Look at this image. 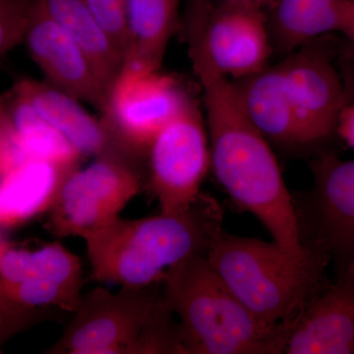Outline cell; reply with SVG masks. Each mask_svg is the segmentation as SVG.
Returning a JSON list of instances; mask_svg holds the SVG:
<instances>
[{
	"label": "cell",
	"instance_id": "7c38bea8",
	"mask_svg": "<svg viewBox=\"0 0 354 354\" xmlns=\"http://www.w3.org/2000/svg\"><path fill=\"white\" fill-rule=\"evenodd\" d=\"M80 258L55 242L37 251L10 246L0 257V290L29 307L75 312L82 299Z\"/></svg>",
	"mask_w": 354,
	"mask_h": 354
},
{
	"label": "cell",
	"instance_id": "9a60e30c",
	"mask_svg": "<svg viewBox=\"0 0 354 354\" xmlns=\"http://www.w3.org/2000/svg\"><path fill=\"white\" fill-rule=\"evenodd\" d=\"M13 87L84 157L120 158L142 169L143 160L130 153L104 120L88 113L78 100L32 78L20 79Z\"/></svg>",
	"mask_w": 354,
	"mask_h": 354
},
{
	"label": "cell",
	"instance_id": "d6986e66",
	"mask_svg": "<svg viewBox=\"0 0 354 354\" xmlns=\"http://www.w3.org/2000/svg\"><path fill=\"white\" fill-rule=\"evenodd\" d=\"M183 0H127L129 41L123 65L160 70L167 46L180 27Z\"/></svg>",
	"mask_w": 354,
	"mask_h": 354
},
{
	"label": "cell",
	"instance_id": "5b68a950",
	"mask_svg": "<svg viewBox=\"0 0 354 354\" xmlns=\"http://www.w3.org/2000/svg\"><path fill=\"white\" fill-rule=\"evenodd\" d=\"M189 0L185 34L191 64L236 80L268 66L272 48L269 17L258 0Z\"/></svg>",
	"mask_w": 354,
	"mask_h": 354
},
{
	"label": "cell",
	"instance_id": "30bf717a",
	"mask_svg": "<svg viewBox=\"0 0 354 354\" xmlns=\"http://www.w3.org/2000/svg\"><path fill=\"white\" fill-rule=\"evenodd\" d=\"M313 187L297 208L302 241L329 257L335 272L354 264V160L330 151L310 162Z\"/></svg>",
	"mask_w": 354,
	"mask_h": 354
},
{
	"label": "cell",
	"instance_id": "d4e9b609",
	"mask_svg": "<svg viewBox=\"0 0 354 354\" xmlns=\"http://www.w3.org/2000/svg\"><path fill=\"white\" fill-rule=\"evenodd\" d=\"M97 24L123 55L129 41L127 0H84Z\"/></svg>",
	"mask_w": 354,
	"mask_h": 354
},
{
	"label": "cell",
	"instance_id": "4316f807",
	"mask_svg": "<svg viewBox=\"0 0 354 354\" xmlns=\"http://www.w3.org/2000/svg\"><path fill=\"white\" fill-rule=\"evenodd\" d=\"M337 136L354 150V102L342 108L337 123Z\"/></svg>",
	"mask_w": 354,
	"mask_h": 354
},
{
	"label": "cell",
	"instance_id": "8992f818",
	"mask_svg": "<svg viewBox=\"0 0 354 354\" xmlns=\"http://www.w3.org/2000/svg\"><path fill=\"white\" fill-rule=\"evenodd\" d=\"M341 46L334 35L304 44L279 64L286 92L309 155L327 150L337 136L346 104L344 80L335 60Z\"/></svg>",
	"mask_w": 354,
	"mask_h": 354
},
{
	"label": "cell",
	"instance_id": "cb8c5ba5",
	"mask_svg": "<svg viewBox=\"0 0 354 354\" xmlns=\"http://www.w3.org/2000/svg\"><path fill=\"white\" fill-rule=\"evenodd\" d=\"M35 0H0V57L24 43Z\"/></svg>",
	"mask_w": 354,
	"mask_h": 354
},
{
	"label": "cell",
	"instance_id": "5bb4252c",
	"mask_svg": "<svg viewBox=\"0 0 354 354\" xmlns=\"http://www.w3.org/2000/svg\"><path fill=\"white\" fill-rule=\"evenodd\" d=\"M310 300L291 323L286 354H354V264Z\"/></svg>",
	"mask_w": 354,
	"mask_h": 354
},
{
	"label": "cell",
	"instance_id": "52a82bcc",
	"mask_svg": "<svg viewBox=\"0 0 354 354\" xmlns=\"http://www.w3.org/2000/svg\"><path fill=\"white\" fill-rule=\"evenodd\" d=\"M160 283L123 286L118 293L104 288L91 290L46 353L132 354L142 328L162 295Z\"/></svg>",
	"mask_w": 354,
	"mask_h": 354
},
{
	"label": "cell",
	"instance_id": "ffe728a7",
	"mask_svg": "<svg viewBox=\"0 0 354 354\" xmlns=\"http://www.w3.org/2000/svg\"><path fill=\"white\" fill-rule=\"evenodd\" d=\"M0 102L22 160L41 158L66 167H79L84 158L64 135L44 120L13 87L0 95Z\"/></svg>",
	"mask_w": 354,
	"mask_h": 354
},
{
	"label": "cell",
	"instance_id": "603a6c76",
	"mask_svg": "<svg viewBox=\"0 0 354 354\" xmlns=\"http://www.w3.org/2000/svg\"><path fill=\"white\" fill-rule=\"evenodd\" d=\"M58 315L44 307H29L18 304L0 290V353L9 339L24 330L50 320Z\"/></svg>",
	"mask_w": 354,
	"mask_h": 354
},
{
	"label": "cell",
	"instance_id": "83f0119b",
	"mask_svg": "<svg viewBox=\"0 0 354 354\" xmlns=\"http://www.w3.org/2000/svg\"><path fill=\"white\" fill-rule=\"evenodd\" d=\"M344 90H346V104L354 102V64L349 62H339Z\"/></svg>",
	"mask_w": 354,
	"mask_h": 354
},
{
	"label": "cell",
	"instance_id": "f546056e",
	"mask_svg": "<svg viewBox=\"0 0 354 354\" xmlns=\"http://www.w3.org/2000/svg\"><path fill=\"white\" fill-rule=\"evenodd\" d=\"M8 247L9 244L0 237V257H1L2 254H3L4 251H6Z\"/></svg>",
	"mask_w": 354,
	"mask_h": 354
},
{
	"label": "cell",
	"instance_id": "f1b7e54d",
	"mask_svg": "<svg viewBox=\"0 0 354 354\" xmlns=\"http://www.w3.org/2000/svg\"><path fill=\"white\" fill-rule=\"evenodd\" d=\"M354 6V0H353ZM341 51H339V57L346 62L354 64V38L351 43H344L341 46Z\"/></svg>",
	"mask_w": 354,
	"mask_h": 354
},
{
	"label": "cell",
	"instance_id": "277c9868",
	"mask_svg": "<svg viewBox=\"0 0 354 354\" xmlns=\"http://www.w3.org/2000/svg\"><path fill=\"white\" fill-rule=\"evenodd\" d=\"M183 330L186 354H279L290 326L268 327L197 255L167 269L162 281Z\"/></svg>",
	"mask_w": 354,
	"mask_h": 354
},
{
	"label": "cell",
	"instance_id": "4fadbf2b",
	"mask_svg": "<svg viewBox=\"0 0 354 354\" xmlns=\"http://www.w3.org/2000/svg\"><path fill=\"white\" fill-rule=\"evenodd\" d=\"M24 43L30 57L43 72L44 81L102 114L109 93L82 48L35 0Z\"/></svg>",
	"mask_w": 354,
	"mask_h": 354
},
{
	"label": "cell",
	"instance_id": "9c48e42d",
	"mask_svg": "<svg viewBox=\"0 0 354 354\" xmlns=\"http://www.w3.org/2000/svg\"><path fill=\"white\" fill-rule=\"evenodd\" d=\"M143 185L141 167L120 158H95L65 179L46 227L57 237L83 239L120 216Z\"/></svg>",
	"mask_w": 354,
	"mask_h": 354
},
{
	"label": "cell",
	"instance_id": "6da1fadb",
	"mask_svg": "<svg viewBox=\"0 0 354 354\" xmlns=\"http://www.w3.org/2000/svg\"><path fill=\"white\" fill-rule=\"evenodd\" d=\"M203 88L211 169L232 203L252 214L272 241L292 253L306 248L295 199L271 144L242 109L234 83L202 64H192Z\"/></svg>",
	"mask_w": 354,
	"mask_h": 354
},
{
	"label": "cell",
	"instance_id": "3957f363",
	"mask_svg": "<svg viewBox=\"0 0 354 354\" xmlns=\"http://www.w3.org/2000/svg\"><path fill=\"white\" fill-rule=\"evenodd\" d=\"M207 259L235 297L268 327H290L329 283L326 278L329 257L310 245L301 253H292L274 241L223 230Z\"/></svg>",
	"mask_w": 354,
	"mask_h": 354
},
{
	"label": "cell",
	"instance_id": "7a4b0ae2",
	"mask_svg": "<svg viewBox=\"0 0 354 354\" xmlns=\"http://www.w3.org/2000/svg\"><path fill=\"white\" fill-rule=\"evenodd\" d=\"M223 209L200 193L187 209L127 220L120 216L83 237L91 277L128 286L162 281L165 271L193 256H207L223 232Z\"/></svg>",
	"mask_w": 354,
	"mask_h": 354
},
{
	"label": "cell",
	"instance_id": "e0dca14e",
	"mask_svg": "<svg viewBox=\"0 0 354 354\" xmlns=\"http://www.w3.org/2000/svg\"><path fill=\"white\" fill-rule=\"evenodd\" d=\"M272 48L290 55L310 41L342 34L346 43L354 37L353 0H278L271 18Z\"/></svg>",
	"mask_w": 354,
	"mask_h": 354
},
{
	"label": "cell",
	"instance_id": "8fae6325",
	"mask_svg": "<svg viewBox=\"0 0 354 354\" xmlns=\"http://www.w3.org/2000/svg\"><path fill=\"white\" fill-rule=\"evenodd\" d=\"M188 97L174 77L160 70L123 65L102 118L120 143L144 160L156 135Z\"/></svg>",
	"mask_w": 354,
	"mask_h": 354
},
{
	"label": "cell",
	"instance_id": "ac0fdd59",
	"mask_svg": "<svg viewBox=\"0 0 354 354\" xmlns=\"http://www.w3.org/2000/svg\"><path fill=\"white\" fill-rule=\"evenodd\" d=\"M76 169L34 158L11 167L0 178V228L19 227L48 213Z\"/></svg>",
	"mask_w": 354,
	"mask_h": 354
},
{
	"label": "cell",
	"instance_id": "ba28073f",
	"mask_svg": "<svg viewBox=\"0 0 354 354\" xmlns=\"http://www.w3.org/2000/svg\"><path fill=\"white\" fill-rule=\"evenodd\" d=\"M147 160V183L162 213H178L195 202L211 157L206 122L190 97L156 135Z\"/></svg>",
	"mask_w": 354,
	"mask_h": 354
},
{
	"label": "cell",
	"instance_id": "484cf974",
	"mask_svg": "<svg viewBox=\"0 0 354 354\" xmlns=\"http://www.w3.org/2000/svg\"><path fill=\"white\" fill-rule=\"evenodd\" d=\"M22 160L15 144L6 114L0 102V178Z\"/></svg>",
	"mask_w": 354,
	"mask_h": 354
},
{
	"label": "cell",
	"instance_id": "7402d4cb",
	"mask_svg": "<svg viewBox=\"0 0 354 354\" xmlns=\"http://www.w3.org/2000/svg\"><path fill=\"white\" fill-rule=\"evenodd\" d=\"M164 295L142 328L132 354H186L183 330Z\"/></svg>",
	"mask_w": 354,
	"mask_h": 354
},
{
	"label": "cell",
	"instance_id": "44dd1931",
	"mask_svg": "<svg viewBox=\"0 0 354 354\" xmlns=\"http://www.w3.org/2000/svg\"><path fill=\"white\" fill-rule=\"evenodd\" d=\"M46 13L86 53L109 95L124 55L97 24L84 0H39Z\"/></svg>",
	"mask_w": 354,
	"mask_h": 354
},
{
	"label": "cell",
	"instance_id": "2e32d148",
	"mask_svg": "<svg viewBox=\"0 0 354 354\" xmlns=\"http://www.w3.org/2000/svg\"><path fill=\"white\" fill-rule=\"evenodd\" d=\"M234 83L242 109L270 144L309 155L279 64Z\"/></svg>",
	"mask_w": 354,
	"mask_h": 354
}]
</instances>
